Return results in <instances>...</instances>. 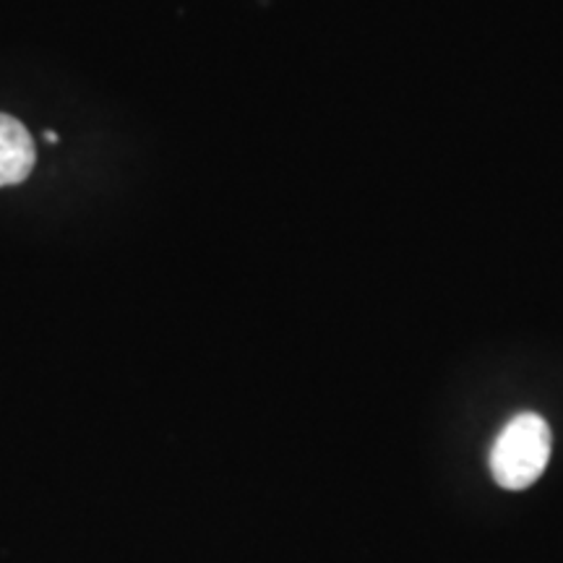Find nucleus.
Returning a JSON list of instances; mask_svg holds the SVG:
<instances>
[{"label":"nucleus","mask_w":563,"mask_h":563,"mask_svg":"<svg viewBox=\"0 0 563 563\" xmlns=\"http://www.w3.org/2000/svg\"><path fill=\"white\" fill-rule=\"evenodd\" d=\"M45 139H47V141H51V144H55V141H58V136H55V133H53V131H47V133H45Z\"/></svg>","instance_id":"7ed1b4c3"},{"label":"nucleus","mask_w":563,"mask_h":563,"mask_svg":"<svg viewBox=\"0 0 563 563\" xmlns=\"http://www.w3.org/2000/svg\"><path fill=\"white\" fill-rule=\"evenodd\" d=\"M37 162V150L30 131L16 118L0 112V188L19 186L30 178Z\"/></svg>","instance_id":"f03ea898"},{"label":"nucleus","mask_w":563,"mask_h":563,"mask_svg":"<svg viewBox=\"0 0 563 563\" xmlns=\"http://www.w3.org/2000/svg\"><path fill=\"white\" fill-rule=\"evenodd\" d=\"M551 460V426L534 412H522L498 433L490 452V473L506 490H525L545 473Z\"/></svg>","instance_id":"f257e3e1"}]
</instances>
